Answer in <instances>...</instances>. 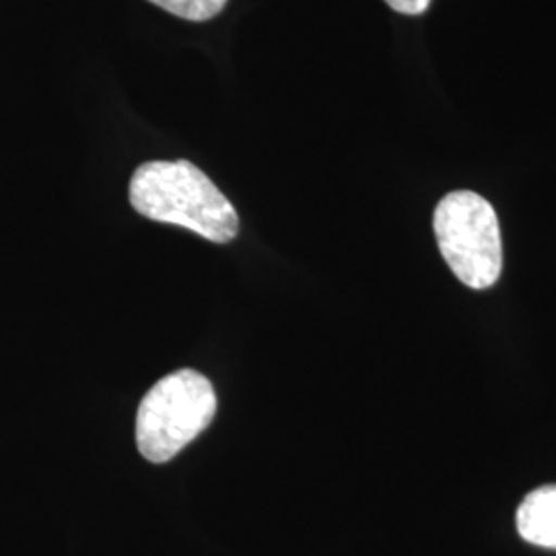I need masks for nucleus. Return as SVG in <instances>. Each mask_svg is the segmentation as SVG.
I'll return each mask as SVG.
<instances>
[{"mask_svg":"<svg viewBox=\"0 0 556 556\" xmlns=\"http://www.w3.org/2000/svg\"><path fill=\"white\" fill-rule=\"evenodd\" d=\"M517 532L530 544L556 548V484L532 491L517 509Z\"/></svg>","mask_w":556,"mask_h":556,"instance_id":"nucleus-4","label":"nucleus"},{"mask_svg":"<svg viewBox=\"0 0 556 556\" xmlns=\"http://www.w3.org/2000/svg\"><path fill=\"white\" fill-rule=\"evenodd\" d=\"M433 229L441 256L459 282L489 289L503 270V243L497 213L477 192L457 190L439 200Z\"/></svg>","mask_w":556,"mask_h":556,"instance_id":"nucleus-3","label":"nucleus"},{"mask_svg":"<svg viewBox=\"0 0 556 556\" xmlns=\"http://www.w3.org/2000/svg\"><path fill=\"white\" fill-rule=\"evenodd\" d=\"M179 20L208 21L217 17L227 0H149Z\"/></svg>","mask_w":556,"mask_h":556,"instance_id":"nucleus-5","label":"nucleus"},{"mask_svg":"<svg viewBox=\"0 0 556 556\" xmlns=\"http://www.w3.org/2000/svg\"><path fill=\"white\" fill-rule=\"evenodd\" d=\"M394 11L397 13H402V15H422L427 9H429V4H431V0H386Z\"/></svg>","mask_w":556,"mask_h":556,"instance_id":"nucleus-6","label":"nucleus"},{"mask_svg":"<svg viewBox=\"0 0 556 556\" xmlns=\"http://www.w3.org/2000/svg\"><path fill=\"white\" fill-rule=\"evenodd\" d=\"M217 394L194 369H179L160 379L140 402L137 445L140 456L165 464L178 456L213 422Z\"/></svg>","mask_w":556,"mask_h":556,"instance_id":"nucleus-2","label":"nucleus"},{"mask_svg":"<svg viewBox=\"0 0 556 556\" xmlns=\"http://www.w3.org/2000/svg\"><path fill=\"white\" fill-rule=\"evenodd\" d=\"M128 194L132 208L147 219L178 225L213 243L238 238V211L190 161L142 163L130 179Z\"/></svg>","mask_w":556,"mask_h":556,"instance_id":"nucleus-1","label":"nucleus"}]
</instances>
